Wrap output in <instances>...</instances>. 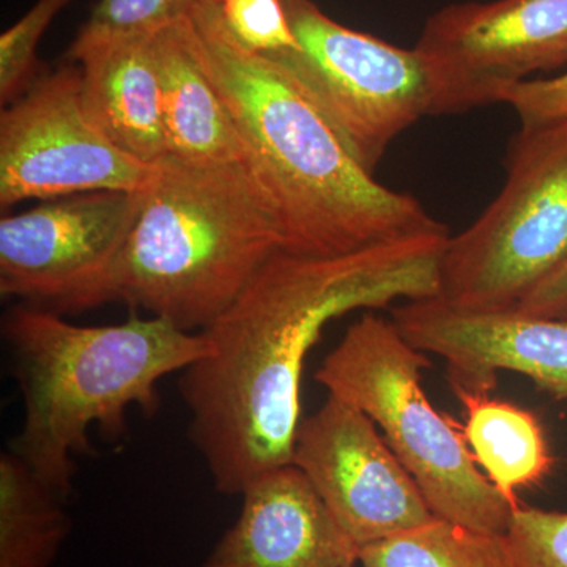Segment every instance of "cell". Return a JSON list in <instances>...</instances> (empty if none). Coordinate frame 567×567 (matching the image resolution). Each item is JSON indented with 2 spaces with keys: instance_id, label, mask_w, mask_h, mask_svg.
<instances>
[{
  "instance_id": "cell-21",
  "label": "cell",
  "mask_w": 567,
  "mask_h": 567,
  "mask_svg": "<svg viewBox=\"0 0 567 567\" xmlns=\"http://www.w3.org/2000/svg\"><path fill=\"white\" fill-rule=\"evenodd\" d=\"M227 29L246 50L276 54L297 50L284 0H219Z\"/></svg>"
},
{
  "instance_id": "cell-5",
  "label": "cell",
  "mask_w": 567,
  "mask_h": 567,
  "mask_svg": "<svg viewBox=\"0 0 567 567\" xmlns=\"http://www.w3.org/2000/svg\"><path fill=\"white\" fill-rule=\"evenodd\" d=\"M431 365L393 320L365 312L324 357L315 379L328 395L374 421L435 517L506 535L520 505L477 468L461 425L429 401L421 372Z\"/></svg>"
},
{
  "instance_id": "cell-17",
  "label": "cell",
  "mask_w": 567,
  "mask_h": 567,
  "mask_svg": "<svg viewBox=\"0 0 567 567\" xmlns=\"http://www.w3.org/2000/svg\"><path fill=\"white\" fill-rule=\"evenodd\" d=\"M66 499L17 454L0 456V567H50L71 532Z\"/></svg>"
},
{
  "instance_id": "cell-11",
  "label": "cell",
  "mask_w": 567,
  "mask_h": 567,
  "mask_svg": "<svg viewBox=\"0 0 567 567\" xmlns=\"http://www.w3.org/2000/svg\"><path fill=\"white\" fill-rule=\"evenodd\" d=\"M292 464L360 550L435 517L374 421L333 395L301 417Z\"/></svg>"
},
{
  "instance_id": "cell-12",
  "label": "cell",
  "mask_w": 567,
  "mask_h": 567,
  "mask_svg": "<svg viewBox=\"0 0 567 567\" xmlns=\"http://www.w3.org/2000/svg\"><path fill=\"white\" fill-rule=\"evenodd\" d=\"M393 323L415 349L445 360L453 391L488 394L509 371L567 401V319L472 311L435 297L402 301Z\"/></svg>"
},
{
  "instance_id": "cell-16",
  "label": "cell",
  "mask_w": 567,
  "mask_h": 567,
  "mask_svg": "<svg viewBox=\"0 0 567 567\" xmlns=\"http://www.w3.org/2000/svg\"><path fill=\"white\" fill-rule=\"evenodd\" d=\"M454 394L465 409L462 431L476 464L506 499L520 505L518 488L536 486L554 466L543 425L528 410L488 394Z\"/></svg>"
},
{
  "instance_id": "cell-10",
  "label": "cell",
  "mask_w": 567,
  "mask_h": 567,
  "mask_svg": "<svg viewBox=\"0 0 567 567\" xmlns=\"http://www.w3.org/2000/svg\"><path fill=\"white\" fill-rule=\"evenodd\" d=\"M140 203L141 192H96L2 216L0 293L51 312L96 308Z\"/></svg>"
},
{
  "instance_id": "cell-20",
  "label": "cell",
  "mask_w": 567,
  "mask_h": 567,
  "mask_svg": "<svg viewBox=\"0 0 567 567\" xmlns=\"http://www.w3.org/2000/svg\"><path fill=\"white\" fill-rule=\"evenodd\" d=\"M505 536L516 567H567V513L520 505Z\"/></svg>"
},
{
  "instance_id": "cell-9",
  "label": "cell",
  "mask_w": 567,
  "mask_h": 567,
  "mask_svg": "<svg viewBox=\"0 0 567 567\" xmlns=\"http://www.w3.org/2000/svg\"><path fill=\"white\" fill-rule=\"evenodd\" d=\"M80 69L35 81L0 114V207L96 192L140 193L155 166L118 151L89 121Z\"/></svg>"
},
{
  "instance_id": "cell-4",
  "label": "cell",
  "mask_w": 567,
  "mask_h": 567,
  "mask_svg": "<svg viewBox=\"0 0 567 567\" xmlns=\"http://www.w3.org/2000/svg\"><path fill=\"white\" fill-rule=\"evenodd\" d=\"M282 249L276 213L244 163L155 166L99 306L123 303L204 331Z\"/></svg>"
},
{
  "instance_id": "cell-13",
  "label": "cell",
  "mask_w": 567,
  "mask_h": 567,
  "mask_svg": "<svg viewBox=\"0 0 567 567\" xmlns=\"http://www.w3.org/2000/svg\"><path fill=\"white\" fill-rule=\"evenodd\" d=\"M241 511L203 567H350L346 535L298 466L268 470L241 492Z\"/></svg>"
},
{
  "instance_id": "cell-6",
  "label": "cell",
  "mask_w": 567,
  "mask_h": 567,
  "mask_svg": "<svg viewBox=\"0 0 567 567\" xmlns=\"http://www.w3.org/2000/svg\"><path fill=\"white\" fill-rule=\"evenodd\" d=\"M498 197L450 237L440 298L472 311H514L567 259V122L522 130Z\"/></svg>"
},
{
  "instance_id": "cell-3",
  "label": "cell",
  "mask_w": 567,
  "mask_h": 567,
  "mask_svg": "<svg viewBox=\"0 0 567 567\" xmlns=\"http://www.w3.org/2000/svg\"><path fill=\"white\" fill-rule=\"evenodd\" d=\"M2 333L24 401V424L10 451L65 499L73 492L74 457L92 453V425L118 439L132 406L155 415L164 377L210 350L203 331L162 317L80 327L29 305L7 312Z\"/></svg>"
},
{
  "instance_id": "cell-14",
  "label": "cell",
  "mask_w": 567,
  "mask_h": 567,
  "mask_svg": "<svg viewBox=\"0 0 567 567\" xmlns=\"http://www.w3.org/2000/svg\"><path fill=\"white\" fill-rule=\"evenodd\" d=\"M155 35L80 32L69 50L80 65L89 121L118 151L152 167L169 158Z\"/></svg>"
},
{
  "instance_id": "cell-1",
  "label": "cell",
  "mask_w": 567,
  "mask_h": 567,
  "mask_svg": "<svg viewBox=\"0 0 567 567\" xmlns=\"http://www.w3.org/2000/svg\"><path fill=\"white\" fill-rule=\"evenodd\" d=\"M450 233L386 241L342 256L279 249L203 333L210 350L182 371L188 434L216 491L241 495L292 464L306 357L331 320L358 309L440 297Z\"/></svg>"
},
{
  "instance_id": "cell-24",
  "label": "cell",
  "mask_w": 567,
  "mask_h": 567,
  "mask_svg": "<svg viewBox=\"0 0 567 567\" xmlns=\"http://www.w3.org/2000/svg\"><path fill=\"white\" fill-rule=\"evenodd\" d=\"M514 311L550 319H567V259L537 284Z\"/></svg>"
},
{
  "instance_id": "cell-18",
  "label": "cell",
  "mask_w": 567,
  "mask_h": 567,
  "mask_svg": "<svg viewBox=\"0 0 567 567\" xmlns=\"http://www.w3.org/2000/svg\"><path fill=\"white\" fill-rule=\"evenodd\" d=\"M363 567H516L505 535H491L434 517L365 546Z\"/></svg>"
},
{
  "instance_id": "cell-15",
  "label": "cell",
  "mask_w": 567,
  "mask_h": 567,
  "mask_svg": "<svg viewBox=\"0 0 567 567\" xmlns=\"http://www.w3.org/2000/svg\"><path fill=\"white\" fill-rule=\"evenodd\" d=\"M169 158L199 167L244 163L230 112L194 54L185 20L156 32Z\"/></svg>"
},
{
  "instance_id": "cell-22",
  "label": "cell",
  "mask_w": 567,
  "mask_h": 567,
  "mask_svg": "<svg viewBox=\"0 0 567 567\" xmlns=\"http://www.w3.org/2000/svg\"><path fill=\"white\" fill-rule=\"evenodd\" d=\"M203 0H100L80 32L147 35L185 20Z\"/></svg>"
},
{
  "instance_id": "cell-23",
  "label": "cell",
  "mask_w": 567,
  "mask_h": 567,
  "mask_svg": "<svg viewBox=\"0 0 567 567\" xmlns=\"http://www.w3.org/2000/svg\"><path fill=\"white\" fill-rule=\"evenodd\" d=\"M520 118L522 130L544 128L567 122V71L551 78L528 80L505 96Z\"/></svg>"
},
{
  "instance_id": "cell-19",
  "label": "cell",
  "mask_w": 567,
  "mask_h": 567,
  "mask_svg": "<svg viewBox=\"0 0 567 567\" xmlns=\"http://www.w3.org/2000/svg\"><path fill=\"white\" fill-rule=\"evenodd\" d=\"M73 0H39L0 35V100L10 104L35 81L41 37Z\"/></svg>"
},
{
  "instance_id": "cell-8",
  "label": "cell",
  "mask_w": 567,
  "mask_h": 567,
  "mask_svg": "<svg viewBox=\"0 0 567 567\" xmlns=\"http://www.w3.org/2000/svg\"><path fill=\"white\" fill-rule=\"evenodd\" d=\"M432 84L431 115L505 102L533 73L567 65V0L453 3L415 44Z\"/></svg>"
},
{
  "instance_id": "cell-2",
  "label": "cell",
  "mask_w": 567,
  "mask_h": 567,
  "mask_svg": "<svg viewBox=\"0 0 567 567\" xmlns=\"http://www.w3.org/2000/svg\"><path fill=\"white\" fill-rule=\"evenodd\" d=\"M185 28L230 112L244 164L274 207L282 251L342 256L447 230L415 197L365 173L287 71L234 39L219 0L197 3Z\"/></svg>"
},
{
  "instance_id": "cell-7",
  "label": "cell",
  "mask_w": 567,
  "mask_h": 567,
  "mask_svg": "<svg viewBox=\"0 0 567 567\" xmlns=\"http://www.w3.org/2000/svg\"><path fill=\"white\" fill-rule=\"evenodd\" d=\"M297 50L268 54L374 175L391 142L431 114L432 84L415 48L334 21L312 0H284Z\"/></svg>"
},
{
  "instance_id": "cell-25",
  "label": "cell",
  "mask_w": 567,
  "mask_h": 567,
  "mask_svg": "<svg viewBox=\"0 0 567 567\" xmlns=\"http://www.w3.org/2000/svg\"><path fill=\"white\" fill-rule=\"evenodd\" d=\"M350 567H357V566H350ZM361 567H363V566H361Z\"/></svg>"
}]
</instances>
